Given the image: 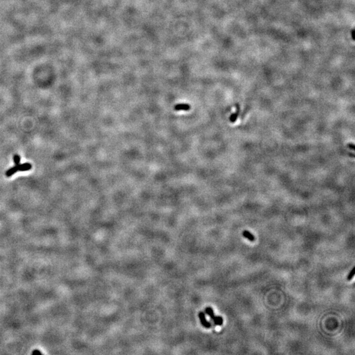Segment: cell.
<instances>
[{
  "label": "cell",
  "mask_w": 355,
  "mask_h": 355,
  "mask_svg": "<svg viewBox=\"0 0 355 355\" xmlns=\"http://www.w3.org/2000/svg\"><path fill=\"white\" fill-rule=\"evenodd\" d=\"M199 318L203 326H204L205 328H210L212 327V324L206 319V316H205V314L204 312H200L199 313Z\"/></svg>",
  "instance_id": "1"
},
{
  "label": "cell",
  "mask_w": 355,
  "mask_h": 355,
  "mask_svg": "<svg viewBox=\"0 0 355 355\" xmlns=\"http://www.w3.org/2000/svg\"><path fill=\"white\" fill-rule=\"evenodd\" d=\"M190 109V105L187 103H179L174 106L175 111H189Z\"/></svg>",
  "instance_id": "2"
},
{
  "label": "cell",
  "mask_w": 355,
  "mask_h": 355,
  "mask_svg": "<svg viewBox=\"0 0 355 355\" xmlns=\"http://www.w3.org/2000/svg\"><path fill=\"white\" fill-rule=\"evenodd\" d=\"M31 168H32L31 164L28 163L20 164V165H19V171H21V172L28 171L29 170H30Z\"/></svg>",
  "instance_id": "3"
},
{
  "label": "cell",
  "mask_w": 355,
  "mask_h": 355,
  "mask_svg": "<svg viewBox=\"0 0 355 355\" xmlns=\"http://www.w3.org/2000/svg\"><path fill=\"white\" fill-rule=\"evenodd\" d=\"M18 171H19V165H15V166H14L13 167L11 168L10 169L7 170L6 175L7 177H11V176L14 174H15L17 172H18Z\"/></svg>",
  "instance_id": "4"
},
{
  "label": "cell",
  "mask_w": 355,
  "mask_h": 355,
  "mask_svg": "<svg viewBox=\"0 0 355 355\" xmlns=\"http://www.w3.org/2000/svg\"><path fill=\"white\" fill-rule=\"evenodd\" d=\"M243 236L244 237H245V238H247L250 241H254V240H255L254 236L250 232L247 231V230H245V231L243 232Z\"/></svg>",
  "instance_id": "5"
},
{
  "label": "cell",
  "mask_w": 355,
  "mask_h": 355,
  "mask_svg": "<svg viewBox=\"0 0 355 355\" xmlns=\"http://www.w3.org/2000/svg\"><path fill=\"white\" fill-rule=\"evenodd\" d=\"M212 320L213 321V322H214V325H222V324H223L224 320L222 316H215L214 318H213Z\"/></svg>",
  "instance_id": "6"
},
{
  "label": "cell",
  "mask_w": 355,
  "mask_h": 355,
  "mask_svg": "<svg viewBox=\"0 0 355 355\" xmlns=\"http://www.w3.org/2000/svg\"><path fill=\"white\" fill-rule=\"evenodd\" d=\"M205 313H206V314L209 316L211 320H212L213 318H214V317L215 316L214 310H212V308L211 307H207L206 308H205Z\"/></svg>",
  "instance_id": "7"
},
{
  "label": "cell",
  "mask_w": 355,
  "mask_h": 355,
  "mask_svg": "<svg viewBox=\"0 0 355 355\" xmlns=\"http://www.w3.org/2000/svg\"><path fill=\"white\" fill-rule=\"evenodd\" d=\"M13 161L14 163L15 164V165H19L21 164V157L19 155H17V154H15L13 156Z\"/></svg>",
  "instance_id": "8"
},
{
  "label": "cell",
  "mask_w": 355,
  "mask_h": 355,
  "mask_svg": "<svg viewBox=\"0 0 355 355\" xmlns=\"http://www.w3.org/2000/svg\"><path fill=\"white\" fill-rule=\"evenodd\" d=\"M354 276V268H352V270L350 272L349 274H348V276H347V280H351V279L353 278Z\"/></svg>",
  "instance_id": "9"
}]
</instances>
